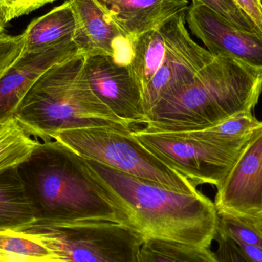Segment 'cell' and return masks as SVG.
Here are the masks:
<instances>
[{"label": "cell", "instance_id": "obj_4", "mask_svg": "<svg viewBox=\"0 0 262 262\" xmlns=\"http://www.w3.org/2000/svg\"><path fill=\"white\" fill-rule=\"evenodd\" d=\"M84 61L85 56L78 54L55 64L26 94L14 117L32 137L49 141L61 131L130 127L94 93L84 72Z\"/></svg>", "mask_w": 262, "mask_h": 262}, {"label": "cell", "instance_id": "obj_8", "mask_svg": "<svg viewBox=\"0 0 262 262\" xmlns=\"http://www.w3.org/2000/svg\"><path fill=\"white\" fill-rule=\"evenodd\" d=\"M132 133L154 155L196 187L203 184L221 186L246 147H227L178 132H157L145 127Z\"/></svg>", "mask_w": 262, "mask_h": 262}, {"label": "cell", "instance_id": "obj_14", "mask_svg": "<svg viewBox=\"0 0 262 262\" xmlns=\"http://www.w3.org/2000/svg\"><path fill=\"white\" fill-rule=\"evenodd\" d=\"M130 40L189 9L188 0H96Z\"/></svg>", "mask_w": 262, "mask_h": 262}, {"label": "cell", "instance_id": "obj_10", "mask_svg": "<svg viewBox=\"0 0 262 262\" xmlns=\"http://www.w3.org/2000/svg\"><path fill=\"white\" fill-rule=\"evenodd\" d=\"M186 19L213 56L232 58L262 75V35L236 29L197 0H192Z\"/></svg>", "mask_w": 262, "mask_h": 262}, {"label": "cell", "instance_id": "obj_1", "mask_svg": "<svg viewBox=\"0 0 262 262\" xmlns=\"http://www.w3.org/2000/svg\"><path fill=\"white\" fill-rule=\"evenodd\" d=\"M18 171L33 211L32 225L107 221L133 227L110 186L84 157L58 140L40 141Z\"/></svg>", "mask_w": 262, "mask_h": 262}, {"label": "cell", "instance_id": "obj_23", "mask_svg": "<svg viewBox=\"0 0 262 262\" xmlns=\"http://www.w3.org/2000/svg\"><path fill=\"white\" fill-rule=\"evenodd\" d=\"M56 0H0V26L28 15Z\"/></svg>", "mask_w": 262, "mask_h": 262}, {"label": "cell", "instance_id": "obj_22", "mask_svg": "<svg viewBox=\"0 0 262 262\" xmlns=\"http://www.w3.org/2000/svg\"><path fill=\"white\" fill-rule=\"evenodd\" d=\"M197 1L221 15L236 29L249 32V33L262 35L256 26L238 8L234 0H197Z\"/></svg>", "mask_w": 262, "mask_h": 262}, {"label": "cell", "instance_id": "obj_5", "mask_svg": "<svg viewBox=\"0 0 262 262\" xmlns=\"http://www.w3.org/2000/svg\"><path fill=\"white\" fill-rule=\"evenodd\" d=\"M186 18V12H180L159 29L131 40L133 55L127 66L140 92L145 118L215 58L191 38Z\"/></svg>", "mask_w": 262, "mask_h": 262}, {"label": "cell", "instance_id": "obj_17", "mask_svg": "<svg viewBox=\"0 0 262 262\" xmlns=\"http://www.w3.org/2000/svg\"><path fill=\"white\" fill-rule=\"evenodd\" d=\"M261 130L262 121L254 116L253 111H249L204 130L178 133L220 146L243 149Z\"/></svg>", "mask_w": 262, "mask_h": 262}, {"label": "cell", "instance_id": "obj_19", "mask_svg": "<svg viewBox=\"0 0 262 262\" xmlns=\"http://www.w3.org/2000/svg\"><path fill=\"white\" fill-rule=\"evenodd\" d=\"M13 116L0 119V173L18 167L39 143Z\"/></svg>", "mask_w": 262, "mask_h": 262}, {"label": "cell", "instance_id": "obj_18", "mask_svg": "<svg viewBox=\"0 0 262 262\" xmlns=\"http://www.w3.org/2000/svg\"><path fill=\"white\" fill-rule=\"evenodd\" d=\"M138 262H220L210 248L172 240L146 238L140 248Z\"/></svg>", "mask_w": 262, "mask_h": 262}, {"label": "cell", "instance_id": "obj_9", "mask_svg": "<svg viewBox=\"0 0 262 262\" xmlns=\"http://www.w3.org/2000/svg\"><path fill=\"white\" fill-rule=\"evenodd\" d=\"M217 212L253 222L262 229V130L243 149L221 186Z\"/></svg>", "mask_w": 262, "mask_h": 262}, {"label": "cell", "instance_id": "obj_25", "mask_svg": "<svg viewBox=\"0 0 262 262\" xmlns=\"http://www.w3.org/2000/svg\"><path fill=\"white\" fill-rule=\"evenodd\" d=\"M215 241L218 245L215 253L220 262H248L237 245L218 231L215 235Z\"/></svg>", "mask_w": 262, "mask_h": 262}, {"label": "cell", "instance_id": "obj_20", "mask_svg": "<svg viewBox=\"0 0 262 262\" xmlns=\"http://www.w3.org/2000/svg\"><path fill=\"white\" fill-rule=\"evenodd\" d=\"M0 262H66L21 231L0 232Z\"/></svg>", "mask_w": 262, "mask_h": 262}, {"label": "cell", "instance_id": "obj_13", "mask_svg": "<svg viewBox=\"0 0 262 262\" xmlns=\"http://www.w3.org/2000/svg\"><path fill=\"white\" fill-rule=\"evenodd\" d=\"M78 54L79 51L73 41L23 52L0 80V119L13 116L26 94L46 71Z\"/></svg>", "mask_w": 262, "mask_h": 262}, {"label": "cell", "instance_id": "obj_26", "mask_svg": "<svg viewBox=\"0 0 262 262\" xmlns=\"http://www.w3.org/2000/svg\"><path fill=\"white\" fill-rule=\"evenodd\" d=\"M240 9L250 18L262 34V3L261 0H234Z\"/></svg>", "mask_w": 262, "mask_h": 262}, {"label": "cell", "instance_id": "obj_24", "mask_svg": "<svg viewBox=\"0 0 262 262\" xmlns=\"http://www.w3.org/2000/svg\"><path fill=\"white\" fill-rule=\"evenodd\" d=\"M24 48L23 34L9 35L3 33L0 35V80L23 55Z\"/></svg>", "mask_w": 262, "mask_h": 262}, {"label": "cell", "instance_id": "obj_29", "mask_svg": "<svg viewBox=\"0 0 262 262\" xmlns=\"http://www.w3.org/2000/svg\"><path fill=\"white\" fill-rule=\"evenodd\" d=\"M261 3H262V0H261Z\"/></svg>", "mask_w": 262, "mask_h": 262}, {"label": "cell", "instance_id": "obj_21", "mask_svg": "<svg viewBox=\"0 0 262 262\" xmlns=\"http://www.w3.org/2000/svg\"><path fill=\"white\" fill-rule=\"evenodd\" d=\"M218 213L217 231L236 245L262 247V229L250 220L230 214Z\"/></svg>", "mask_w": 262, "mask_h": 262}, {"label": "cell", "instance_id": "obj_2", "mask_svg": "<svg viewBox=\"0 0 262 262\" xmlns=\"http://www.w3.org/2000/svg\"><path fill=\"white\" fill-rule=\"evenodd\" d=\"M86 160L121 200L133 227L145 239L163 238L210 248L218 213L213 202L200 191L177 192Z\"/></svg>", "mask_w": 262, "mask_h": 262}, {"label": "cell", "instance_id": "obj_7", "mask_svg": "<svg viewBox=\"0 0 262 262\" xmlns=\"http://www.w3.org/2000/svg\"><path fill=\"white\" fill-rule=\"evenodd\" d=\"M21 232L42 243L66 262H138L145 240L134 228L107 221L32 225Z\"/></svg>", "mask_w": 262, "mask_h": 262}, {"label": "cell", "instance_id": "obj_12", "mask_svg": "<svg viewBox=\"0 0 262 262\" xmlns=\"http://www.w3.org/2000/svg\"><path fill=\"white\" fill-rule=\"evenodd\" d=\"M75 19L73 41L85 57L107 55L128 66L132 41L104 12L96 0H66Z\"/></svg>", "mask_w": 262, "mask_h": 262}, {"label": "cell", "instance_id": "obj_11", "mask_svg": "<svg viewBox=\"0 0 262 262\" xmlns=\"http://www.w3.org/2000/svg\"><path fill=\"white\" fill-rule=\"evenodd\" d=\"M84 70L92 91L118 118L130 126L143 124L144 110L128 66L112 57H85Z\"/></svg>", "mask_w": 262, "mask_h": 262}, {"label": "cell", "instance_id": "obj_27", "mask_svg": "<svg viewBox=\"0 0 262 262\" xmlns=\"http://www.w3.org/2000/svg\"><path fill=\"white\" fill-rule=\"evenodd\" d=\"M237 246L248 262H262V247L246 245Z\"/></svg>", "mask_w": 262, "mask_h": 262}, {"label": "cell", "instance_id": "obj_28", "mask_svg": "<svg viewBox=\"0 0 262 262\" xmlns=\"http://www.w3.org/2000/svg\"><path fill=\"white\" fill-rule=\"evenodd\" d=\"M3 33H5V28L3 27V26H0V35Z\"/></svg>", "mask_w": 262, "mask_h": 262}, {"label": "cell", "instance_id": "obj_15", "mask_svg": "<svg viewBox=\"0 0 262 262\" xmlns=\"http://www.w3.org/2000/svg\"><path fill=\"white\" fill-rule=\"evenodd\" d=\"M75 31V15L70 3L66 0L62 4L29 23L23 33L24 52L42 50L73 41Z\"/></svg>", "mask_w": 262, "mask_h": 262}, {"label": "cell", "instance_id": "obj_3", "mask_svg": "<svg viewBox=\"0 0 262 262\" xmlns=\"http://www.w3.org/2000/svg\"><path fill=\"white\" fill-rule=\"evenodd\" d=\"M261 92V74L232 58L215 56L188 85L156 105L143 124L157 132L204 130L253 111Z\"/></svg>", "mask_w": 262, "mask_h": 262}, {"label": "cell", "instance_id": "obj_6", "mask_svg": "<svg viewBox=\"0 0 262 262\" xmlns=\"http://www.w3.org/2000/svg\"><path fill=\"white\" fill-rule=\"evenodd\" d=\"M127 126H103L61 131L52 136L81 157L133 177L180 192H196V186L167 166L133 134Z\"/></svg>", "mask_w": 262, "mask_h": 262}, {"label": "cell", "instance_id": "obj_16", "mask_svg": "<svg viewBox=\"0 0 262 262\" xmlns=\"http://www.w3.org/2000/svg\"><path fill=\"white\" fill-rule=\"evenodd\" d=\"M35 223L18 167L0 173V232L24 230Z\"/></svg>", "mask_w": 262, "mask_h": 262}]
</instances>
